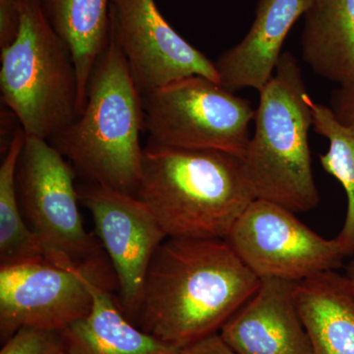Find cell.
Returning a JSON list of instances; mask_svg holds the SVG:
<instances>
[{"mask_svg":"<svg viewBox=\"0 0 354 354\" xmlns=\"http://www.w3.org/2000/svg\"><path fill=\"white\" fill-rule=\"evenodd\" d=\"M259 285L227 239L167 237L149 267L134 322L183 348L216 334Z\"/></svg>","mask_w":354,"mask_h":354,"instance_id":"1","label":"cell"},{"mask_svg":"<svg viewBox=\"0 0 354 354\" xmlns=\"http://www.w3.org/2000/svg\"><path fill=\"white\" fill-rule=\"evenodd\" d=\"M135 196L150 209L167 237L227 239L255 200L236 156L214 150L144 148Z\"/></svg>","mask_w":354,"mask_h":354,"instance_id":"2","label":"cell"},{"mask_svg":"<svg viewBox=\"0 0 354 354\" xmlns=\"http://www.w3.org/2000/svg\"><path fill=\"white\" fill-rule=\"evenodd\" d=\"M142 95L111 36L88 79L82 113L48 141L88 183L136 194L143 169Z\"/></svg>","mask_w":354,"mask_h":354,"instance_id":"3","label":"cell"},{"mask_svg":"<svg viewBox=\"0 0 354 354\" xmlns=\"http://www.w3.org/2000/svg\"><path fill=\"white\" fill-rule=\"evenodd\" d=\"M259 94L254 132L242 158L254 196L293 213L310 211L319 204L308 142L313 116L292 53H283Z\"/></svg>","mask_w":354,"mask_h":354,"instance_id":"4","label":"cell"},{"mask_svg":"<svg viewBox=\"0 0 354 354\" xmlns=\"http://www.w3.org/2000/svg\"><path fill=\"white\" fill-rule=\"evenodd\" d=\"M0 53L2 102L27 136L48 140L79 115V83L71 50L41 0H21L19 31Z\"/></svg>","mask_w":354,"mask_h":354,"instance_id":"5","label":"cell"},{"mask_svg":"<svg viewBox=\"0 0 354 354\" xmlns=\"http://www.w3.org/2000/svg\"><path fill=\"white\" fill-rule=\"evenodd\" d=\"M75 174L48 140L26 135L16 185L23 215L46 259L111 291L118 286L115 272L101 242L84 227Z\"/></svg>","mask_w":354,"mask_h":354,"instance_id":"6","label":"cell"},{"mask_svg":"<svg viewBox=\"0 0 354 354\" xmlns=\"http://www.w3.org/2000/svg\"><path fill=\"white\" fill-rule=\"evenodd\" d=\"M142 102L148 145L245 155L255 111L220 84L190 76L147 93Z\"/></svg>","mask_w":354,"mask_h":354,"instance_id":"7","label":"cell"},{"mask_svg":"<svg viewBox=\"0 0 354 354\" xmlns=\"http://www.w3.org/2000/svg\"><path fill=\"white\" fill-rule=\"evenodd\" d=\"M227 241L259 279L304 281L335 271L346 257L337 239H324L290 209L262 199L244 209Z\"/></svg>","mask_w":354,"mask_h":354,"instance_id":"8","label":"cell"},{"mask_svg":"<svg viewBox=\"0 0 354 354\" xmlns=\"http://www.w3.org/2000/svg\"><path fill=\"white\" fill-rule=\"evenodd\" d=\"M111 36L142 95L190 76L218 84L215 64L169 25L156 0H111Z\"/></svg>","mask_w":354,"mask_h":354,"instance_id":"9","label":"cell"},{"mask_svg":"<svg viewBox=\"0 0 354 354\" xmlns=\"http://www.w3.org/2000/svg\"><path fill=\"white\" fill-rule=\"evenodd\" d=\"M78 193L115 272L118 304L134 321L149 267L167 235L150 209L134 195L91 183Z\"/></svg>","mask_w":354,"mask_h":354,"instance_id":"10","label":"cell"},{"mask_svg":"<svg viewBox=\"0 0 354 354\" xmlns=\"http://www.w3.org/2000/svg\"><path fill=\"white\" fill-rule=\"evenodd\" d=\"M87 279L48 262L0 267V334L6 342L23 327L64 330L93 306Z\"/></svg>","mask_w":354,"mask_h":354,"instance_id":"11","label":"cell"},{"mask_svg":"<svg viewBox=\"0 0 354 354\" xmlns=\"http://www.w3.org/2000/svg\"><path fill=\"white\" fill-rule=\"evenodd\" d=\"M297 283L260 279L255 293L221 327L223 341L237 354H312L298 311Z\"/></svg>","mask_w":354,"mask_h":354,"instance_id":"12","label":"cell"},{"mask_svg":"<svg viewBox=\"0 0 354 354\" xmlns=\"http://www.w3.org/2000/svg\"><path fill=\"white\" fill-rule=\"evenodd\" d=\"M311 1L259 0L246 36L214 62L221 87L234 94L245 88L260 92L276 71L288 32Z\"/></svg>","mask_w":354,"mask_h":354,"instance_id":"13","label":"cell"},{"mask_svg":"<svg viewBox=\"0 0 354 354\" xmlns=\"http://www.w3.org/2000/svg\"><path fill=\"white\" fill-rule=\"evenodd\" d=\"M93 306L62 330L66 354H179L180 349L130 321L111 290L87 279Z\"/></svg>","mask_w":354,"mask_h":354,"instance_id":"14","label":"cell"},{"mask_svg":"<svg viewBox=\"0 0 354 354\" xmlns=\"http://www.w3.org/2000/svg\"><path fill=\"white\" fill-rule=\"evenodd\" d=\"M295 297L312 354H354V293L346 276L328 271L297 281Z\"/></svg>","mask_w":354,"mask_h":354,"instance_id":"15","label":"cell"},{"mask_svg":"<svg viewBox=\"0 0 354 354\" xmlns=\"http://www.w3.org/2000/svg\"><path fill=\"white\" fill-rule=\"evenodd\" d=\"M301 35L310 69L341 85L354 81V0H312Z\"/></svg>","mask_w":354,"mask_h":354,"instance_id":"16","label":"cell"},{"mask_svg":"<svg viewBox=\"0 0 354 354\" xmlns=\"http://www.w3.org/2000/svg\"><path fill=\"white\" fill-rule=\"evenodd\" d=\"M41 1L50 25L71 50L78 75L80 115L88 79L111 38V0Z\"/></svg>","mask_w":354,"mask_h":354,"instance_id":"17","label":"cell"},{"mask_svg":"<svg viewBox=\"0 0 354 354\" xmlns=\"http://www.w3.org/2000/svg\"><path fill=\"white\" fill-rule=\"evenodd\" d=\"M26 133L18 128L0 165V267L48 261L21 209L16 171Z\"/></svg>","mask_w":354,"mask_h":354,"instance_id":"18","label":"cell"},{"mask_svg":"<svg viewBox=\"0 0 354 354\" xmlns=\"http://www.w3.org/2000/svg\"><path fill=\"white\" fill-rule=\"evenodd\" d=\"M310 106L314 130L330 144L328 152L320 156L321 164L341 183L348 197L346 220L337 239L344 255H351L354 254V130L342 124L329 106L312 99Z\"/></svg>","mask_w":354,"mask_h":354,"instance_id":"19","label":"cell"},{"mask_svg":"<svg viewBox=\"0 0 354 354\" xmlns=\"http://www.w3.org/2000/svg\"><path fill=\"white\" fill-rule=\"evenodd\" d=\"M0 354H66L64 332L23 327L4 342Z\"/></svg>","mask_w":354,"mask_h":354,"instance_id":"20","label":"cell"},{"mask_svg":"<svg viewBox=\"0 0 354 354\" xmlns=\"http://www.w3.org/2000/svg\"><path fill=\"white\" fill-rule=\"evenodd\" d=\"M20 20L21 0H0V50L15 39Z\"/></svg>","mask_w":354,"mask_h":354,"instance_id":"21","label":"cell"},{"mask_svg":"<svg viewBox=\"0 0 354 354\" xmlns=\"http://www.w3.org/2000/svg\"><path fill=\"white\" fill-rule=\"evenodd\" d=\"M329 108L342 124L354 130V81L333 91Z\"/></svg>","mask_w":354,"mask_h":354,"instance_id":"22","label":"cell"},{"mask_svg":"<svg viewBox=\"0 0 354 354\" xmlns=\"http://www.w3.org/2000/svg\"><path fill=\"white\" fill-rule=\"evenodd\" d=\"M179 354H237L220 334L209 335L180 349Z\"/></svg>","mask_w":354,"mask_h":354,"instance_id":"23","label":"cell"},{"mask_svg":"<svg viewBox=\"0 0 354 354\" xmlns=\"http://www.w3.org/2000/svg\"><path fill=\"white\" fill-rule=\"evenodd\" d=\"M344 276L348 279L349 285H351V290H353L354 293V257L351 261V263H349L348 269H346V274Z\"/></svg>","mask_w":354,"mask_h":354,"instance_id":"24","label":"cell"}]
</instances>
